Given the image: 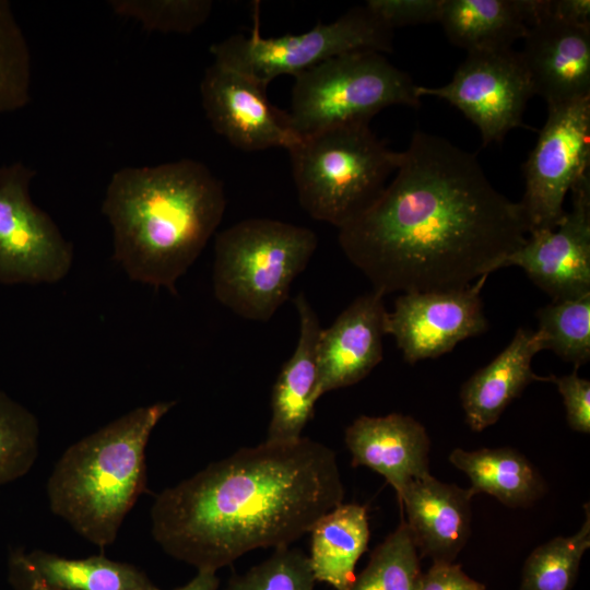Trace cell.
I'll use <instances>...</instances> for the list:
<instances>
[{
    "label": "cell",
    "instance_id": "8",
    "mask_svg": "<svg viewBox=\"0 0 590 590\" xmlns=\"http://www.w3.org/2000/svg\"><path fill=\"white\" fill-rule=\"evenodd\" d=\"M250 35L236 34L210 47L214 61L252 79L267 88L275 78L297 74L343 54L391 52L393 31L365 5L355 7L335 21L318 23L294 35L262 37L258 19Z\"/></svg>",
    "mask_w": 590,
    "mask_h": 590
},
{
    "label": "cell",
    "instance_id": "13",
    "mask_svg": "<svg viewBox=\"0 0 590 590\" xmlns=\"http://www.w3.org/2000/svg\"><path fill=\"white\" fill-rule=\"evenodd\" d=\"M571 210L554 229L532 232L503 268H521L552 300L590 293V172L570 189Z\"/></svg>",
    "mask_w": 590,
    "mask_h": 590
},
{
    "label": "cell",
    "instance_id": "4",
    "mask_svg": "<svg viewBox=\"0 0 590 590\" xmlns=\"http://www.w3.org/2000/svg\"><path fill=\"white\" fill-rule=\"evenodd\" d=\"M175 404L134 408L69 446L47 479L51 512L87 542L113 544L148 489V442Z\"/></svg>",
    "mask_w": 590,
    "mask_h": 590
},
{
    "label": "cell",
    "instance_id": "18",
    "mask_svg": "<svg viewBox=\"0 0 590 590\" xmlns=\"http://www.w3.org/2000/svg\"><path fill=\"white\" fill-rule=\"evenodd\" d=\"M469 488L444 483L432 474L411 482L399 500L422 556L433 563H453L471 533Z\"/></svg>",
    "mask_w": 590,
    "mask_h": 590
},
{
    "label": "cell",
    "instance_id": "23",
    "mask_svg": "<svg viewBox=\"0 0 590 590\" xmlns=\"http://www.w3.org/2000/svg\"><path fill=\"white\" fill-rule=\"evenodd\" d=\"M439 23L468 52L511 49L529 28L519 0H442Z\"/></svg>",
    "mask_w": 590,
    "mask_h": 590
},
{
    "label": "cell",
    "instance_id": "27",
    "mask_svg": "<svg viewBox=\"0 0 590 590\" xmlns=\"http://www.w3.org/2000/svg\"><path fill=\"white\" fill-rule=\"evenodd\" d=\"M542 350H551L575 369L590 359V293L552 300L536 312Z\"/></svg>",
    "mask_w": 590,
    "mask_h": 590
},
{
    "label": "cell",
    "instance_id": "6",
    "mask_svg": "<svg viewBox=\"0 0 590 590\" xmlns=\"http://www.w3.org/2000/svg\"><path fill=\"white\" fill-rule=\"evenodd\" d=\"M287 151L302 208L338 228L378 198L400 161L368 123L300 137Z\"/></svg>",
    "mask_w": 590,
    "mask_h": 590
},
{
    "label": "cell",
    "instance_id": "16",
    "mask_svg": "<svg viewBox=\"0 0 590 590\" xmlns=\"http://www.w3.org/2000/svg\"><path fill=\"white\" fill-rule=\"evenodd\" d=\"M522 40L519 54L533 94L547 106L590 96V28L543 19Z\"/></svg>",
    "mask_w": 590,
    "mask_h": 590
},
{
    "label": "cell",
    "instance_id": "11",
    "mask_svg": "<svg viewBox=\"0 0 590 590\" xmlns=\"http://www.w3.org/2000/svg\"><path fill=\"white\" fill-rule=\"evenodd\" d=\"M416 95L441 98L458 108L487 146L500 143L512 129L527 128L523 114L534 94L519 51L511 48L468 52L446 85H416Z\"/></svg>",
    "mask_w": 590,
    "mask_h": 590
},
{
    "label": "cell",
    "instance_id": "15",
    "mask_svg": "<svg viewBox=\"0 0 590 590\" xmlns=\"http://www.w3.org/2000/svg\"><path fill=\"white\" fill-rule=\"evenodd\" d=\"M386 314L384 295L371 291L353 300L330 327L320 330L319 397L357 384L381 362Z\"/></svg>",
    "mask_w": 590,
    "mask_h": 590
},
{
    "label": "cell",
    "instance_id": "7",
    "mask_svg": "<svg viewBox=\"0 0 590 590\" xmlns=\"http://www.w3.org/2000/svg\"><path fill=\"white\" fill-rule=\"evenodd\" d=\"M416 84L385 54L354 51L330 58L295 76L290 111L300 138L369 120L393 105L417 108Z\"/></svg>",
    "mask_w": 590,
    "mask_h": 590
},
{
    "label": "cell",
    "instance_id": "21",
    "mask_svg": "<svg viewBox=\"0 0 590 590\" xmlns=\"http://www.w3.org/2000/svg\"><path fill=\"white\" fill-rule=\"evenodd\" d=\"M449 461L468 475L473 496L485 493L507 507H529L546 492V484L534 465L510 447L456 448Z\"/></svg>",
    "mask_w": 590,
    "mask_h": 590
},
{
    "label": "cell",
    "instance_id": "25",
    "mask_svg": "<svg viewBox=\"0 0 590 590\" xmlns=\"http://www.w3.org/2000/svg\"><path fill=\"white\" fill-rule=\"evenodd\" d=\"M580 529L569 536H556L535 547L527 557L518 590H571L580 562L590 547V512Z\"/></svg>",
    "mask_w": 590,
    "mask_h": 590
},
{
    "label": "cell",
    "instance_id": "33",
    "mask_svg": "<svg viewBox=\"0 0 590 590\" xmlns=\"http://www.w3.org/2000/svg\"><path fill=\"white\" fill-rule=\"evenodd\" d=\"M563 397L568 426L582 434L590 433V381L577 375L552 377Z\"/></svg>",
    "mask_w": 590,
    "mask_h": 590
},
{
    "label": "cell",
    "instance_id": "32",
    "mask_svg": "<svg viewBox=\"0 0 590 590\" xmlns=\"http://www.w3.org/2000/svg\"><path fill=\"white\" fill-rule=\"evenodd\" d=\"M442 0H368L365 7L389 30L439 23Z\"/></svg>",
    "mask_w": 590,
    "mask_h": 590
},
{
    "label": "cell",
    "instance_id": "36",
    "mask_svg": "<svg viewBox=\"0 0 590 590\" xmlns=\"http://www.w3.org/2000/svg\"><path fill=\"white\" fill-rule=\"evenodd\" d=\"M219 586L216 571L198 570L189 582L174 590H219Z\"/></svg>",
    "mask_w": 590,
    "mask_h": 590
},
{
    "label": "cell",
    "instance_id": "35",
    "mask_svg": "<svg viewBox=\"0 0 590 590\" xmlns=\"http://www.w3.org/2000/svg\"><path fill=\"white\" fill-rule=\"evenodd\" d=\"M7 570L12 590H60L44 580L23 547H14L9 552Z\"/></svg>",
    "mask_w": 590,
    "mask_h": 590
},
{
    "label": "cell",
    "instance_id": "28",
    "mask_svg": "<svg viewBox=\"0 0 590 590\" xmlns=\"http://www.w3.org/2000/svg\"><path fill=\"white\" fill-rule=\"evenodd\" d=\"M36 415L0 390V485L25 476L39 455Z\"/></svg>",
    "mask_w": 590,
    "mask_h": 590
},
{
    "label": "cell",
    "instance_id": "5",
    "mask_svg": "<svg viewBox=\"0 0 590 590\" xmlns=\"http://www.w3.org/2000/svg\"><path fill=\"white\" fill-rule=\"evenodd\" d=\"M317 245L314 231L287 222L248 219L233 224L215 236V298L245 319L269 321Z\"/></svg>",
    "mask_w": 590,
    "mask_h": 590
},
{
    "label": "cell",
    "instance_id": "12",
    "mask_svg": "<svg viewBox=\"0 0 590 590\" xmlns=\"http://www.w3.org/2000/svg\"><path fill=\"white\" fill-rule=\"evenodd\" d=\"M487 278L461 288L401 293L396 298L386 314L385 332L394 338L405 362L439 357L487 330L481 298Z\"/></svg>",
    "mask_w": 590,
    "mask_h": 590
},
{
    "label": "cell",
    "instance_id": "3",
    "mask_svg": "<svg viewBox=\"0 0 590 590\" xmlns=\"http://www.w3.org/2000/svg\"><path fill=\"white\" fill-rule=\"evenodd\" d=\"M225 209L222 181L192 158L119 168L102 202L113 229V259L132 281L172 293Z\"/></svg>",
    "mask_w": 590,
    "mask_h": 590
},
{
    "label": "cell",
    "instance_id": "10",
    "mask_svg": "<svg viewBox=\"0 0 590 590\" xmlns=\"http://www.w3.org/2000/svg\"><path fill=\"white\" fill-rule=\"evenodd\" d=\"M590 167V96L547 106V118L523 163L519 202L529 234L554 229L565 215L564 200Z\"/></svg>",
    "mask_w": 590,
    "mask_h": 590
},
{
    "label": "cell",
    "instance_id": "29",
    "mask_svg": "<svg viewBox=\"0 0 590 590\" xmlns=\"http://www.w3.org/2000/svg\"><path fill=\"white\" fill-rule=\"evenodd\" d=\"M31 85L30 47L10 2L0 0V114L25 107Z\"/></svg>",
    "mask_w": 590,
    "mask_h": 590
},
{
    "label": "cell",
    "instance_id": "19",
    "mask_svg": "<svg viewBox=\"0 0 590 590\" xmlns=\"http://www.w3.org/2000/svg\"><path fill=\"white\" fill-rule=\"evenodd\" d=\"M294 305L299 319V335L295 351L284 363L272 388L267 441L285 442L303 437L320 398L317 345L321 327L303 293L296 296Z\"/></svg>",
    "mask_w": 590,
    "mask_h": 590
},
{
    "label": "cell",
    "instance_id": "34",
    "mask_svg": "<svg viewBox=\"0 0 590 590\" xmlns=\"http://www.w3.org/2000/svg\"><path fill=\"white\" fill-rule=\"evenodd\" d=\"M417 590H485V585L468 576L455 563H433L423 574Z\"/></svg>",
    "mask_w": 590,
    "mask_h": 590
},
{
    "label": "cell",
    "instance_id": "9",
    "mask_svg": "<svg viewBox=\"0 0 590 590\" xmlns=\"http://www.w3.org/2000/svg\"><path fill=\"white\" fill-rule=\"evenodd\" d=\"M36 174L22 162L0 166V284H52L73 263L71 241L32 200Z\"/></svg>",
    "mask_w": 590,
    "mask_h": 590
},
{
    "label": "cell",
    "instance_id": "26",
    "mask_svg": "<svg viewBox=\"0 0 590 590\" xmlns=\"http://www.w3.org/2000/svg\"><path fill=\"white\" fill-rule=\"evenodd\" d=\"M422 576L420 553L403 521L375 548L347 590H417Z\"/></svg>",
    "mask_w": 590,
    "mask_h": 590
},
{
    "label": "cell",
    "instance_id": "24",
    "mask_svg": "<svg viewBox=\"0 0 590 590\" xmlns=\"http://www.w3.org/2000/svg\"><path fill=\"white\" fill-rule=\"evenodd\" d=\"M26 554L44 580L60 590H161L139 567L103 554L69 558L39 548Z\"/></svg>",
    "mask_w": 590,
    "mask_h": 590
},
{
    "label": "cell",
    "instance_id": "14",
    "mask_svg": "<svg viewBox=\"0 0 590 590\" xmlns=\"http://www.w3.org/2000/svg\"><path fill=\"white\" fill-rule=\"evenodd\" d=\"M200 95L213 130L239 150H288L299 140L286 111L267 99L266 87L226 66L213 61L205 69Z\"/></svg>",
    "mask_w": 590,
    "mask_h": 590
},
{
    "label": "cell",
    "instance_id": "30",
    "mask_svg": "<svg viewBox=\"0 0 590 590\" xmlns=\"http://www.w3.org/2000/svg\"><path fill=\"white\" fill-rule=\"evenodd\" d=\"M111 11L134 20L146 32L190 34L211 15L210 0H110Z\"/></svg>",
    "mask_w": 590,
    "mask_h": 590
},
{
    "label": "cell",
    "instance_id": "1",
    "mask_svg": "<svg viewBox=\"0 0 590 590\" xmlns=\"http://www.w3.org/2000/svg\"><path fill=\"white\" fill-rule=\"evenodd\" d=\"M528 235L520 203L491 184L474 154L416 130L391 182L338 239L385 296L469 286L502 269Z\"/></svg>",
    "mask_w": 590,
    "mask_h": 590
},
{
    "label": "cell",
    "instance_id": "31",
    "mask_svg": "<svg viewBox=\"0 0 590 590\" xmlns=\"http://www.w3.org/2000/svg\"><path fill=\"white\" fill-rule=\"evenodd\" d=\"M309 557L288 546L275 548L262 563L233 577L225 590H314Z\"/></svg>",
    "mask_w": 590,
    "mask_h": 590
},
{
    "label": "cell",
    "instance_id": "2",
    "mask_svg": "<svg viewBox=\"0 0 590 590\" xmlns=\"http://www.w3.org/2000/svg\"><path fill=\"white\" fill-rule=\"evenodd\" d=\"M343 497L332 449L304 436L264 440L157 494L151 533L170 557L217 571L250 551L288 546Z\"/></svg>",
    "mask_w": 590,
    "mask_h": 590
},
{
    "label": "cell",
    "instance_id": "20",
    "mask_svg": "<svg viewBox=\"0 0 590 590\" xmlns=\"http://www.w3.org/2000/svg\"><path fill=\"white\" fill-rule=\"evenodd\" d=\"M542 351L535 331L519 328L510 343L486 366L473 374L460 392L465 422L481 432L495 424L509 403L533 381H552L531 368L532 358Z\"/></svg>",
    "mask_w": 590,
    "mask_h": 590
},
{
    "label": "cell",
    "instance_id": "17",
    "mask_svg": "<svg viewBox=\"0 0 590 590\" xmlns=\"http://www.w3.org/2000/svg\"><path fill=\"white\" fill-rule=\"evenodd\" d=\"M345 444L352 465L379 473L399 498L411 482L430 474L429 437L412 416H358L345 429Z\"/></svg>",
    "mask_w": 590,
    "mask_h": 590
},
{
    "label": "cell",
    "instance_id": "22",
    "mask_svg": "<svg viewBox=\"0 0 590 590\" xmlns=\"http://www.w3.org/2000/svg\"><path fill=\"white\" fill-rule=\"evenodd\" d=\"M309 562L316 581L335 590H347L355 578V566L369 541L366 508L341 504L322 516L310 530Z\"/></svg>",
    "mask_w": 590,
    "mask_h": 590
}]
</instances>
